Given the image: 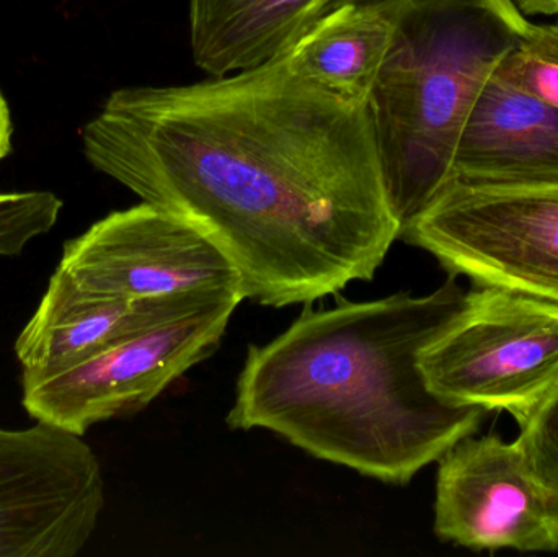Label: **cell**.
Returning <instances> with one entry per match:
<instances>
[{
	"label": "cell",
	"mask_w": 558,
	"mask_h": 557,
	"mask_svg": "<svg viewBox=\"0 0 558 557\" xmlns=\"http://www.w3.org/2000/svg\"><path fill=\"white\" fill-rule=\"evenodd\" d=\"M82 146L98 172L195 226L262 306L373 280L400 239L366 101L301 77L284 52L198 84L114 90Z\"/></svg>",
	"instance_id": "cell-1"
},
{
	"label": "cell",
	"mask_w": 558,
	"mask_h": 557,
	"mask_svg": "<svg viewBox=\"0 0 558 557\" xmlns=\"http://www.w3.org/2000/svg\"><path fill=\"white\" fill-rule=\"evenodd\" d=\"M464 298L451 275L425 296L302 311L277 339L248 349L229 428L270 431L318 460L409 484L487 415L442 401L420 370Z\"/></svg>",
	"instance_id": "cell-2"
},
{
	"label": "cell",
	"mask_w": 558,
	"mask_h": 557,
	"mask_svg": "<svg viewBox=\"0 0 558 557\" xmlns=\"http://www.w3.org/2000/svg\"><path fill=\"white\" fill-rule=\"evenodd\" d=\"M514 0H399L367 111L400 234L451 180L485 82L527 28Z\"/></svg>",
	"instance_id": "cell-3"
},
{
	"label": "cell",
	"mask_w": 558,
	"mask_h": 557,
	"mask_svg": "<svg viewBox=\"0 0 558 557\" xmlns=\"http://www.w3.org/2000/svg\"><path fill=\"white\" fill-rule=\"evenodd\" d=\"M244 301L225 293L137 327L78 362L22 373V405L35 422L84 437L94 425L136 414L218 350Z\"/></svg>",
	"instance_id": "cell-4"
},
{
	"label": "cell",
	"mask_w": 558,
	"mask_h": 557,
	"mask_svg": "<svg viewBox=\"0 0 558 557\" xmlns=\"http://www.w3.org/2000/svg\"><path fill=\"white\" fill-rule=\"evenodd\" d=\"M420 370L442 401L520 424L558 386V304L477 284L423 350Z\"/></svg>",
	"instance_id": "cell-5"
},
{
	"label": "cell",
	"mask_w": 558,
	"mask_h": 557,
	"mask_svg": "<svg viewBox=\"0 0 558 557\" xmlns=\"http://www.w3.org/2000/svg\"><path fill=\"white\" fill-rule=\"evenodd\" d=\"M400 239L429 252L452 277L558 304V180L451 179Z\"/></svg>",
	"instance_id": "cell-6"
},
{
	"label": "cell",
	"mask_w": 558,
	"mask_h": 557,
	"mask_svg": "<svg viewBox=\"0 0 558 557\" xmlns=\"http://www.w3.org/2000/svg\"><path fill=\"white\" fill-rule=\"evenodd\" d=\"M104 509V471L82 435L0 427V557L81 555Z\"/></svg>",
	"instance_id": "cell-7"
},
{
	"label": "cell",
	"mask_w": 558,
	"mask_h": 557,
	"mask_svg": "<svg viewBox=\"0 0 558 557\" xmlns=\"http://www.w3.org/2000/svg\"><path fill=\"white\" fill-rule=\"evenodd\" d=\"M59 271L75 284L124 300L239 291L228 257L185 219L141 202L65 242Z\"/></svg>",
	"instance_id": "cell-8"
},
{
	"label": "cell",
	"mask_w": 558,
	"mask_h": 557,
	"mask_svg": "<svg viewBox=\"0 0 558 557\" xmlns=\"http://www.w3.org/2000/svg\"><path fill=\"white\" fill-rule=\"evenodd\" d=\"M435 533L472 552H558V493L517 441L462 438L439 458Z\"/></svg>",
	"instance_id": "cell-9"
},
{
	"label": "cell",
	"mask_w": 558,
	"mask_h": 557,
	"mask_svg": "<svg viewBox=\"0 0 558 557\" xmlns=\"http://www.w3.org/2000/svg\"><path fill=\"white\" fill-rule=\"evenodd\" d=\"M225 293L232 291L124 300L84 290L56 268L38 307L16 337V360L22 373L64 368L130 330L185 313Z\"/></svg>",
	"instance_id": "cell-10"
},
{
	"label": "cell",
	"mask_w": 558,
	"mask_h": 557,
	"mask_svg": "<svg viewBox=\"0 0 558 557\" xmlns=\"http://www.w3.org/2000/svg\"><path fill=\"white\" fill-rule=\"evenodd\" d=\"M451 179L474 183L558 180V108L495 69L462 128Z\"/></svg>",
	"instance_id": "cell-11"
},
{
	"label": "cell",
	"mask_w": 558,
	"mask_h": 557,
	"mask_svg": "<svg viewBox=\"0 0 558 557\" xmlns=\"http://www.w3.org/2000/svg\"><path fill=\"white\" fill-rule=\"evenodd\" d=\"M330 0H189L193 61L211 77L288 51Z\"/></svg>",
	"instance_id": "cell-12"
},
{
	"label": "cell",
	"mask_w": 558,
	"mask_h": 557,
	"mask_svg": "<svg viewBox=\"0 0 558 557\" xmlns=\"http://www.w3.org/2000/svg\"><path fill=\"white\" fill-rule=\"evenodd\" d=\"M397 3H344L325 13L284 51L292 71L367 104L392 41Z\"/></svg>",
	"instance_id": "cell-13"
},
{
	"label": "cell",
	"mask_w": 558,
	"mask_h": 557,
	"mask_svg": "<svg viewBox=\"0 0 558 557\" xmlns=\"http://www.w3.org/2000/svg\"><path fill=\"white\" fill-rule=\"evenodd\" d=\"M497 72L521 90L558 108V23H530Z\"/></svg>",
	"instance_id": "cell-14"
},
{
	"label": "cell",
	"mask_w": 558,
	"mask_h": 557,
	"mask_svg": "<svg viewBox=\"0 0 558 557\" xmlns=\"http://www.w3.org/2000/svg\"><path fill=\"white\" fill-rule=\"evenodd\" d=\"M61 211L62 202L51 192L0 193V258L16 257L48 234Z\"/></svg>",
	"instance_id": "cell-15"
},
{
	"label": "cell",
	"mask_w": 558,
	"mask_h": 557,
	"mask_svg": "<svg viewBox=\"0 0 558 557\" xmlns=\"http://www.w3.org/2000/svg\"><path fill=\"white\" fill-rule=\"evenodd\" d=\"M514 441L544 483L558 493V386L520 422Z\"/></svg>",
	"instance_id": "cell-16"
},
{
	"label": "cell",
	"mask_w": 558,
	"mask_h": 557,
	"mask_svg": "<svg viewBox=\"0 0 558 557\" xmlns=\"http://www.w3.org/2000/svg\"><path fill=\"white\" fill-rule=\"evenodd\" d=\"M13 123L10 107L0 90V162L9 156L12 150Z\"/></svg>",
	"instance_id": "cell-17"
},
{
	"label": "cell",
	"mask_w": 558,
	"mask_h": 557,
	"mask_svg": "<svg viewBox=\"0 0 558 557\" xmlns=\"http://www.w3.org/2000/svg\"><path fill=\"white\" fill-rule=\"evenodd\" d=\"M518 7L524 15H558V0H523Z\"/></svg>",
	"instance_id": "cell-18"
},
{
	"label": "cell",
	"mask_w": 558,
	"mask_h": 557,
	"mask_svg": "<svg viewBox=\"0 0 558 557\" xmlns=\"http://www.w3.org/2000/svg\"><path fill=\"white\" fill-rule=\"evenodd\" d=\"M373 3V2H383V0H330L328 2L327 10L325 13L330 12V10L337 9V7L344 5V3ZM324 13V15H325Z\"/></svg>",
	"instance_id": "cell-19"
}]
</instances>
